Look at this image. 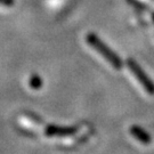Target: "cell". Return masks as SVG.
Segmentation results:
<instances>
[{
	"label": "cell",
	"mask_w": 154,
	"mask_h": 154,
	"mask_svg": "<svg viewBox=\"0 0 154 154\" xmlns=\"http://www.w3.org/2000/svg\"><path fill=\"white\" fill-rule=\"evenodd\" d=\"M86 41L87 44L93 48L94 50H96L100 56H103L106 61L110 63L111 65L113 66L116 70H120L123 66V62L120 58V56L116 54L113 50L111 49L107 45L103 42L95 34V33H88L86 35Z\"/></svg>",
	"instance_id": "cell-1"
},
{
	"label": "cell",
	"mask_w": 154,
	"mask_h": 154,
	"mask_svg": "<svg viewBox=\"0 0 154 154\" xmlns=\"http://www.w3.org/2000/svg\"><path fill=\"white\" fill-rule=\"evenodd\" d=\"M127 64H128L129 70L131 71V73L137 79V81L143 86L145 91L149 94V95H154V82L151 80V78L145 73V71L142 69V66L132 58H129L127 61Z\"/></svg>",
	"instance_id": "cell-2"
},
{
	"label": "cell",
	"mask_w": 154,
	"mask_h": 154,
	"mask_svg": "<svg viewBox=\"0 0 154 154\" xmlns=\"http://www.w3.org/2000/svg\"><path fill=\"white\" fill-rule=\"evenodd\" d=\"M77 130L75 127H60L50 125L45 129V134L48 137H66L73 135Z\"/></svg>",
	"instance_id": "cell-3"
},
{
	"label": "cell",
	"mask_w": 154,
	"mask_h": 154,
	"mask_svg": "<svg viewBox=\"0 0 154 154\" xmlns=\"http://www.w3.org/2000/svg\"><path fill=\"white\" fill-rule=\"evenodd\" d=\"M129 131H130V135H131L132 137L135 138L136 140L144 144V145H149V144L152 142L151 135H149V132L146 131L144 128H142V127L136 126V125H135V126H131L130 129H129Z\"/></svg>",
	"instance_id": "cell-4"
},
{
	"label": "cell",
	"mask_w": 154,
	"mask_h": 154,
	"mask_svg": "<svg viewBox=\"0 0 154 154\" xmlns=\"http://www.w3.org/2000/svg\"><path fill=\"white\" fill-rule=\"evenodd\" d=\"M29 85L32 89L38 90L42 87V79H41V77H39L38 74H32L30 77V80H29Z\"/></svg>",
	"instance_id": "cell-5"
},
{
	"label": "cell",
	"mask_w": 154,
	"mask_h": 154,
	"mask_svg": "<svg viewBox=\"0 0 154 154\" xmlns=\"http://www.w3.org/2000/svg\"><path fill=\"white\" fill-rule=\"evenodd\" d=\"M0 5L5 6V7H11L14 5V0H0Z\"/></svg>",
	"instance_id": "cell-6"
},
{
	"label": "cell",
	"mask_w": 154,
	"mask_h": 154,
	"mask_svg": "<svg viewBox=\"0 0 154 154\" xmlns=\"http://www.w3.org/2000/svg\"><path fill=\"white\" fill-rule=\"evenodd\" d=\"M153 21H154V13H153Z\"/></svg>",
	"instance_id": "cell-7"
}]
</instances>
